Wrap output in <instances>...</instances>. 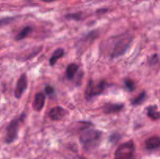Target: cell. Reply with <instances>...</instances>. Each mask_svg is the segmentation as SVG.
I'll return each mask as SVG.
<instances>
[{"mask_svg":"<svg viewBox=\"0 0 160 159\" xmlns=\"http://www.w3.org/2000/svg\"><path fill=\"white\" fill-rule=\"evenodd\" d=\"M124 85L126 90L130 92L133 91V90L135 89V84H134V81L131 79L124 80Z\"/></svg>","mask_w":160,"mask_h":159,"instance_id":"2e32d148","label":"cell"},{"mask_svg":"<svg viewBox=\"0 0 160 159\" xmlns=\"http://www.w3.org/2000/svg\"><path fill=\"white\" fill-rule=\"evenodd\" d=\"M158 62V55L156 54L153 55L151 58H150V60H149V63L150 65H155L156 63H157Z\"/></svg>","mask_w":160,"mask_h":159,"instance_id":"ac0fdd59","label":"cell"},{"mask_svg":"<svg viewBox=\"0 0 160 159\" xmlns=\"http://www.w3.org/2000/svg\"><path fill=\"white\" fill-rule=\"evenodd\" d=\"M25 115L24 113H22L21 115H19L17 118L12 119L10 123H9L6 128V137H5V142L6 143H11L15 141L16 139L18 136L19 130V125L23 120L24 119Z\"/></svg>","mask_w":160,"mask_h":159,"instance_id":"3957f363","label":"cell"},{"mask_svg":"<svg viewBox=\"0 0 160 159\" xmlns=\"http://www.w3.org/2000/svg\"><path fill=\"white\" fill-rule=\"evenodd\" d=\"M135 147L132 140L120 144L116 150L114 159H134Z\"/></svg>","mask_w":160,"mask_h":159,"instance_id":"5b68a950","label":"cell"},{"mask_svg":"<svg viewBox=\"0 0 160 159\" xmlns=\"http://www.w3.org/2000/svg\"><path fill=\"white\" fill-rule=\"evenodd\" d=\"M102 138V132L95 129H83L80 136V142L85 150H92L98 146Z\"/></svg>","mask_w":160,"mask_h":159,"instance_id":"7a4b0ae2","label":"cell"},{"mask_svg":"<svg viewBox=\"0 0 160 159\" xmlns=\"http://www.w3.org/2000/svg\"><path fill=\"white\" fill-rule=\"evenodd\" d=\"M145 147L150 151L158 149L160 147V137L157 136H153L150 137L145 141Z\"/></svg>","mask_w":160,"mask_h":159,"instance_id":"30bf717a","label":"cell"},{"mask_svg":"<svg viewBox=\"0 0 160 159\" xmlns=\"http://www.w3.org/2000/svg\"><path fill=\"white\" fill-rule=\"evenodd\" d=\"M147 115L152 120H157L160 118V112L157 111V106L152 105L147 108Z\"/></svg>","mask_w":160,"mask_h":159,"instance_id":"4fadbf2b","label":"cell"},{"mask_svg":"<svg viewBox=\"0 0 160 159\" xmlns=\"http://www.w3.org/2000/svg\"><path fill=\"white\" fill-rule=\"evenodd\" d=\"M31 31H32V28H31V26H24V27H23V29H22L21 31H20V32L16 35L15 40L16 41L23 40V39H24L25 37H27L30 34H31Z\"/></svg>","mask_w":160,"mask_h":159,"instance_id":"5bb4252c","label":"cell"},{"mask_svg":"<svg viewBox=\"0 0 160 159\" xmlns=\"http://www.w3.org/2000/svg\"><path fill=\"white\" fill-rule=\"evenodd\" d=\"M67 113H68L67 110H66L62 107L56 106L49 111L48 115H49V118L53 121H59V120H62V118H64V117L67 115Z\"/></svg>","mask_w":160,"mask_h":159,"instance_id":"52a82bcc","label":"cell"},{"mask_svg":"<svg viewBox=\"0 0 160 159\" xmlns=\"http://www.w3.org/2000/svg\"><path fill=\"white\" fill-rule=\"evenodd\" d=\"M28 88V76L26 73H22L17 80L16 88L14 90V96L16 98H20L23 92Z\"/></svg>","mask_w":160,"mask_h":159,"instance_id":"8992f818","label":"cell"},{"mask_svg":"<svg viewBox=\"0 0 160 159\" xmlns=\"http://www.w3.org/2000/svg\"><path fill=\"white\" fill-rule=\"evenodd\" d=\"M145 98H146V92L142 91L136 98L131 100V102L133 105H140L145 101Z\"/></svg>","mask_w":160,"mask_h":159,"instance_id":"9a60e30c","label":"cell"},{"mask_svg":"<svg viewBox=\"0 0 160 159\" xmlns=\"http://www.w3.org/2000/svg\"><path fill=\"white\" fill-rule=\"evenodd\" d=\"M80 17H81V14L77 13V14H69L67 16V18L68 19H73V20H80Z\"/></svg>","mask_w":160,"mask_h":159,"instance_id":"d6986e66","label":"cell"},{"mask_svg":"<svg viewBox=\"0 0 160 159\" xmlns=\"http://www.w3.org/2000/svg\"><path fill=\"white\" fill-rule=\"evenodd\" d=\"M42 2H52L56 1V0H42Z\"/></svg>","mask_w":160,"mask_h":159,"instance_id":"ffe728a7","label":"cell"},{"mask_svg":"<svg viewBox=\"0 0 160 159\" xmlns=\"http://www.w3.org/2000/svg\"><path fill=\"white\" fill-rule=\"evenodd\" d=\"M79 159H85V158H84L83 157H79Z\"/></svg>","mask_w":160,"mask_h":159,"instance_id":"44dd1931","label":"cell"},{"mask_svg":"<svg viewBox=\"0 0 160 159\" xmlns=\"http://www.w3.org/2000/svg\"><path fill=\"white\" fill-rule=\"evenodd\" d=\"M78 69H79V67L76 63L70 64L67 66V70H66V76H67V79L70 80H73L76 73H78Z\"/></svg>","mask_w":160,"mask_h":159,"instance_id":"8fae6325","label":"cell"},{"mask_svg":"<svg viewBox=\"0 0 160 159\" xmlns=\"http://www.w3.org/2000/svg\"><path fill=\"white\" fill-rule=\"evenodd\" d=\"M63 55H64L63 48H57V49L53 52V54L52 55L51 58L49 59L50 65L53 66V65L56 63V62L63 56Z\"/></svg>","mask_w":160,"mask_h":159,"instance_id":"7c38bea8","label":"cell"},{"mask_svg":"<svg viewBox=\"0 0 160 159\" xmlns=\"http://www.w3.org/2000/svg\"><path fill=\"white\" fill-rule=\"evenodd\" d=\"M124 108L123 104L119 103H106L102 106V111L105 114H112L120 112Z\"/></svg>","mask_w":160,"mask_h":159,"instance_id":"ba28073f","label":"cell"},{"mask_svg":"<svg viewBox=\"0 0 160 159\" xmlns=\"http://www.w3.org/2000/svg\"><path fill=\"white\" fill-rule=\"evenodd\" d=\"M106 82L105 80H99L98 82H95L92 80L88 81L85 90V98L88 101H90L95 97L98 96L102 92L104 91L105 89L106 88Z\"/></svg>","mask_w":160,"mask_h":159,"instance_id":"277c9868","label":"cell"},{"mask_svg":"<svg viewBox=\"0 0 160 159\" xmlns=\"http://www.w3.org/2000/svg\"><path fill=\"white\" fill-rule=\"evenodd\" d=\"M133 37L130 34H122L112 36L105 41L102 47V52L110 59H116L125 54L133 41Z\"/></svg>","mask_w":160,"mask_h":159,"instance_id":"6da1fadb","label":"cell"},{"mask_svg":"<svg viewBox=\"0 0 160 159\" xmlns=\"http://www.w3.org/2000/svg\"><path fill=\"white\" fill-rule=\"evenodd\" d=\"M45 92L48 95H50V94H52L53 93L55 92V89L54 87H52V86H46V87H45Z\"/></svg>","mask_w":160,"mask_h":159,"instance_id":"e0dca14e","label":"cell"},{"mask_svg":"<svg viewBox=\"0 0 160 159\" xmlns=\"http://www.w3.org/2000/svg\"><path fill=\"white\" fill-rule=\"evenodd\" d=\"M45 102V96L43 93H37L33 101L32 107L36 112H40L43 108Z\"/></svg>","mask_w":160,"mask_h":159,"instance_id":"9c48e42d","label":"cell"}]
</instances>
